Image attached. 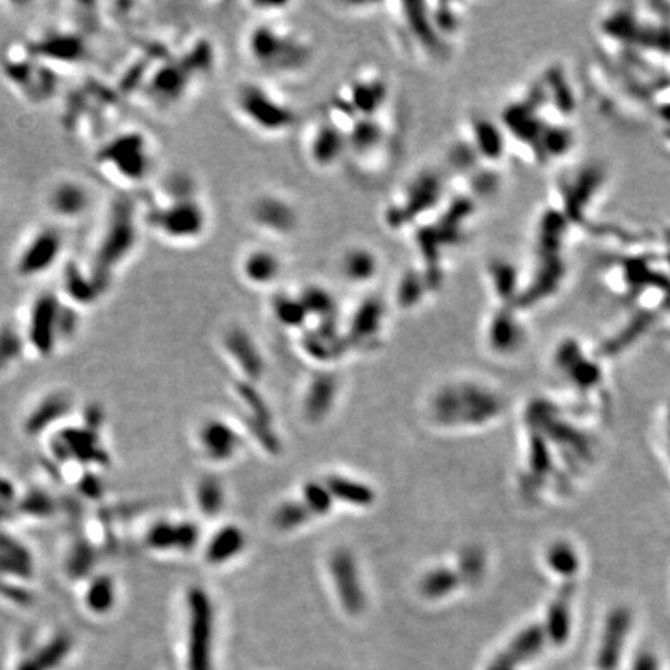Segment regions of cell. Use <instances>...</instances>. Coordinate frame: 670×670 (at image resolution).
Listing matches in <instances>:
<instances>
[{"mask_svg": "<svg viewBox=\"0 0 670 670\" xmlns=\"http://www.w3.org/2000/svg\"><path fill=\"white\" fill-rule=\"evenodd\" d=\"M79 310L53 290L40 292L30 303L21 334L25 354L46 361L59 354L78 333Z\"/></svg>", "mask_w": 670, "mask_h": 670, "instance_id": "1", "label": "cell"}, {"mask_svg": "<svg viewBox=\"0 0 670 670\" xmlns=\"http://www.w3.org/2000/svg\"><path fill=\"white\" fill-rule=\"evenodd\" d=\"M40 562L36 552L10 528L0 530V603L27 610L38 597Z\"/></svg>", "mask_w": 670, "mask_h": 670, "instance_id": "2", "label": "cell"}, {"mask_svg": "<svg viewBox=\"0 0 670 670\" xmlns=\"http://www.w3.org/2000/svg\"><path fill=\"white\" fill-rule=\"evenodd\" d=\"M75 638L61 625H46L14 642L6 670H66L75 654Z\"/></svg>", "mask_w": 670, "mask_h": 670, "instance_id": "3", "label": "cell"}, {"mask_svg": "<svg viewBox=\"0 0 670 670\" xmlns=\"http://www.w3.org/2000/svg\"><path fill=\"white\" fill-rule=\"evenodd\" d=\"M147 145L143 136L126 132L112 137L96 154V164L109 177L124 183H138L151 168Z\"/></svg>", "mask_w": 670, "mask_h": 670, "instance_id": "4", "label": "cell"}, {"mask_svg": "<svg viewBox=\"0 0 670 670\" xmlns=\"http://www.w3.org/2000/svg\"><path fill=\"white\" fill-rule=\"evenodd\" d=\"M64 235L57 226L40 227L23 239L14 255L13 271L21 280H36L62 261Z\"/></svg>", "mask_w": 670, "mask_h": 670, "instance_id": "5", "label": "cell"}, {"mask_svg": "<svg viewBox=\"0 0 670 670\" xmlns=\"http://www.w3.org/2000/svg\"><path fill=\"white\" fill-rule=\"evenodd\" d=\"M74 398L62 387L49 389L36 396L23 410L21 428L30 440H46L47 436L70 419Z\"/></svg>", "mask_w": 670, "mask_h": 670, "instance_id": "6", "label": "cell"}, {"mask_svg": "<svg viewBox=\"0 0 670 670\" xmlns=\"http://www.w3.org/2000/svg\"><path fill=\"white\" fill-rule=\"evenodd\" d=\"M92 192L74 175H59L47 186L44 205L53 219L64 224L83 219L92 207Z\"/></svg>", "mask_w": 670, "mask_h": 670, "instance_id": "7", "label": "cell"}, {"mask_svg": "<svg viewBox=\"0 0 670 670\" xmlns=\"http://www.w3.org/2000/svg\"><path fill=\"white\" fill-rule=\"evenodd\" d=\"M192 612V670H209L210 642H211V609L207 594L202 590H192L190 594Z\"/></svg>", "mask_w": 670, "mask_h": 670, "instance_id": "8", "label": "cell"}, {"mask_svg": "<svg viewBox=\"0 0 670 670\" xmlns=\"http://www.w3.org/2000/svg\"><path fill=\"white\" fill-rule=\"evenodd\" d=\"M29 51L38 61L50 64H76L85 53V46L76 34L49 33L29 47Z\"/></svg>", "mask_w": 670, "mask_h": 670, "instance_id": "9", "label": "cell"}, {"mask_svg": "<svg viewBox=\"0 0 670 670\" xmlns=\"http://www.w3.org/2000/svg\"><path fill=\"white\" fill-rule=\"evenodd\" d=\"M331 573L344 607L350 612H359L363 607V592L354 558L350 552L338 551L334 554Z\"/></svg>", "mask_w": 670, "mask_h": 670, "instance_id": "10", "label": "cell"}, {"mask_svg": "<svg viewBox=\"0 0 670 670\" xmlns=\"http://www.w3.org/2000/svg\"><path fill=\"white\" fill-rule=\"evenodd\" d=\"M117 601V586L112 577L102 575L89 577L81 592V605L87 613L103 616L113 609Z\"/></svg>", "mask_w": 670, "mask_h": 670, "instance_id": "11", "label": "cell"}, {"mask_svg": "<svg viewBox=\"0 0 670 670\" xmlns=\"http://www.w3.org/2000/svg\"><path fill=\"white\" fill-rule=\"evenodd\" d=\"M198 539V531L192 524H168L160 523L154 526L149 535H147V543L153 548H186L194 545Z\"/></svg>", "mask_w": 670, "mask_h": 670, "instance_id": "12", "label": "cell"}, {"mask_svg": "<svg viewBox=\"0 0 670 670\" xmlns=\"http://www.w3.org/2000/svg\"><path fill=\"white\" fill-rule=\"evenodd\" d=\"M22 492L23 486L13 477V473L0 469V530L10 528V524L16 522Z\"/></svg>", "mask_w": 670, "mask_h": 670, "instance_id": "13", "label": "cell"}, {"mask_svg": "<svg viewBox=\"0 0 670 670\" xmlns=\"http://www.w3.org/2000/svg\"><path fill=\"white\" fill-rule=\"evenodd\" d=\"M243 547V532L237 528H226V530L218 532L213 541L210 543L207 558H209L210 562H214V564L226 562L241 551Z\"/></svg>", "mask_w": 670, "mask_h": 670, "instance_id": "14", "label": "cell"}, {"mask_svg": "<svg viewBox=\"0 0 670 670\" xmlns=\"http://www.w3.org/2000/svg\"><path fill=\"white\" fill-rule=\"evenodd\" d=\"M203 442L207 445V451L211 457L227 458L235 451L237 436L226 425L210 424L209 427L203 430Z\"/></svg>", "mask_w": 670, "mask_h": 670, "instance_id": "15", "label": "cell"}, {"mask_svg": "<svg viewBox=\"0 0 670 670\" xmlns=\"http://www.w3.org/2000/svg\"><path fill=\"white\" fill-rule=\"evenodd\" d=\"M22 355H25L21 329L4 325L0 327V371L14 365Z\"/></svg>", "mask_w": 670, "mask_h": 670, "instance_id": "16", "label": "cell"}, {"mask_svg": "<svg viewBox=\"0 0 670 670\" xmlns=\"http://www.w3.org/2000/svg\"><path fill=\"white\" fill-rule=\"evenodd\" d=\"M327 490H329L331 496H337L338 500L353 503V505H368L372 500L371 490L368 489L366 486L361 485V483L351 481V479L333 477L329 479Z\"/></svg>", "mask_w": 670, "mask_h": 670, "instance_id": "17", "label": "cell"}, {"mask_svg": "<svg viewBox=\"0 0 670 670\" xmlns=\"http://www.w3.org/2000/svg\"><path fill=\"white\" fill-rule=\"evenodd\" d=\"M334 385L333 379L320 378L317 379L312 389H310L309 398H308V413L312 417H320L327 412V408L333 402Z\"/></svg>", "mask_w": 670, "mask_h": 670, "instance_id": "18", "label": "cell"}, {"mask_svg": "<svg viewBox=\"0 0 670 670\" xmlns=\"http://www.w3.org/2000/svg\"><path fill=\"white\" fill-rule=\"evenodd\" d=\"M198 498L203 513L214 515L219 511L220 505H222V489H220L219 483L214 481V479L202 481L201 487H199Z\"/></svg>", "mask_w": 670, "mask_h": 670, "instance_id": "19", "label": "cell"}, {"mask_svg": "<svg viewBox=\"0 0 670 670\" xmlns=\"http://www.w3.org/2000/svg\"><path fill=\"white\" fill-rule=\"evenodd\" d=\"M305 496L310 514L326 513L327 509L331 507V494L323 486L316 485V483L308 486L305 489Z\"/></svg>", "mask_w": 670, "mask_h": 670, "instance_id": "20", "label": "cell"}, {"mask_svg": "<svg viewBox=\"0 0 670 670\" xmlns=\"http://www.w3.org/2000/svg\"><path fill=\"white\" fill-rule=\"evenodd\" d=\"M309 515L310 511L308 509V506L286 505V506L280 509V513L276 515V520H278V524H281V528H293V526H299V523H303Z\"/></svg>", "mask_w": 670, "mask_h": 670, "instance_id": "21", "label": "cell"}]
</instances>
